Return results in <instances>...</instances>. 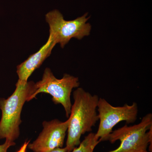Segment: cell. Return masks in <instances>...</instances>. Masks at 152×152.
Here are the masks:
<instances>
[{"mask_svg": "<svg viewBox=\"0 0 152 152\" xmlns=\"http://www.w3.org/2000/svg\"><path fill=\"white\" fill-rule=\"evenodd\" d=\"M74 103L69 117V124L66 146L71 151L80 143L81 137L91 132L99 120L97 110L99 96L83 88H78L73 94Z\"/></svg>", "mask_w": 152, "mask_h": 152, "instance_id": "obj_1", "label": "cell"}, {"mask_svg": "<svg viewBox=\"0 0 152 152\" xmlns=\"http://www.w3.org/2000/svg\"><path fill=\"white\" fill-rule=\"evenodd\" d=\"M35 83L18 80L14 93L7 99L0 98L2 116L0 120V140L15 142L20 135L21 114L26 102L36 91Z\"/></svg>", "mask_w": 152, "mask_h": 152, "instance_id": "obj_2", "label": "cell"}, {"mask_svg": "<svg viewBox=\"0 0 152 152\" xmlns=\"http://www.w3.org/2000/svg\"><path fill=\"white\" fill-rule=\"evenodd\" d=\"M152 114H147L140 122L134 126L125 125L113 131L107 141L114 143L121 141L116 149L107 152H141L147 150L149 144L152 147ZM150 145V146H151Z\"/></svg>", "mask_w": 152, "mask_h": 152, "instance_id": "obj_3", "label": "cell"}, {"mask_svg": "<svg viewBox=\"0 0 152 152\" xmlns=\"http://www.w3.org/2000/svg\"><path fill=\"white\" fill-rule=\"evenodd\" d=\"M36 91L29 99V102L36 98L40 93H46L52 96L55 104H61L64 107L66 116L69 118L70 115L72 104L71 95L73 89L80 86L79 78L65 74L61 79H58L54 75L49 68L44 71L41 80L35 83Z\"/></svg>", "mask_w": 152, "mask_h": 152, "instance_id": "obj_4", "label": "cell"}, {"mask_svg": "<svg viewBox=\"0 0 152 152\" xmlns=\"http://www.w3.org/2000/svg\"><path fill=\"white\" fill-rule=\"evenodd\" d=\"M88 15L87 13L73 20L67 21L58 10L49 12L45 15V20L50 27L49 36L63 48L72 38L81 40L89 35L91 26L87 23L90 18Z\"/></svg>", "mask_w": 152, "mask_h": 152, "instance_id": "obj_5", "label": "cell"}, {"mask_svg": "<svg viewBox=\"0 0 152 152\" xmlns=\"http://www.w3.org/2000/svg\"><path fill=\"white\" fill-rule=\"evenodd\" d=\"M97 110L99 124L95 136L101 142L107 141L113 129L118 123H134L138 114V105L135 102L131 105L126 104L122 107H114L102 98H99Z\"/></svg>", "mask_w": 152, "mask_h": 152, "instance_id": "obj_6", "label": "cell"}, {"mask_svg": "<svg viewBox=\"0 0 152 152\" xmlns=\"http://www.w3.org/2000/svg\"><path fill=\"white\" fill-rule=\"evenodd\" d=\"M69 124V119L64 122L57 119L44 121L42 132L28 148L34 152H47L63 148Z\"/></svg>", "mask_w": 152, "mask_h": 152, "instance_id": "obj_7", "label": "cell"}, {"mask_svg": "<svg viewBox=\"0 0 152 152\" xmlns=\"http://www.w3.org/2000/svg\"><path fill=\"white\" fill-rule=\"evenodd\" d=\"M56 45L52 38L49 36L47 42L38 51L30 56L27 59L17 66V73L18 80L27 82L33 73L39 68L44 61L50 56Z\"/></svg>", "mask_w": 152, "mask_h": 152, "instance_id": "obj_8", "label": "cell"}, {"mask_svg": "<svg viewBox=\"0 0 152 152\" xmlns=\"http://www.w3.org/2000/svg\"><path fill=\"white\" fill-rule=\"evenodd\" d=\"M100 142V140L96 138L95 133L90 132L78 146L71 151L67 152H94L96 147Z\"/></svg>", "mask_w": 152, "mask_h": 152, "instance_id": "obj_9", "label": "cell"}, {"mask_svg": "<svg viewBox=\"0 0 152 152\" xmlns=\"http://www.w3.org/2000/svg\"><path fill=\"white\" fill-rule=\"evenodd\" d=\"M15 142L8 140H6L4 144L0 145V152H8V150L11 147L15 145Z\"/></svg>", "mask_w": 152, "mask_h": 152, "instance_id": "obj_10", "label": "cell"}, {"mask_svg": "<svg viewBox=\"0 0 152 152\" xmlns=\"http://www.w3.org/2000/svg\"><path fill=\"white\" fill-rule=\"evenodd\" d=\"M30 142V140L26 141L20 147V149L17 152H26L27 149L28 145Z\"/></svg>", "mask_w": 152, "mask_h": 152, "instance_id": "obj_11", "label": "cell"}, {"mask_svg": "<svg viewBox=\"0 0 152 152\" xmlns=\"http://www.w3.org/2000/svg\"><path fill=\"white\" fill-rule=\"evenodd\" d=\"M67 150L66 148V147L65 148H57L53 150V151H50L47 152H67Z\"/></svg>", "mask_w": 152, "mask_h": 152, "instance_id": "obj_12", "label": "cell"}, {"mask_svg": "<svg viewBox=\"0 0 152 152\" xmlns=\"http://www.w3.org/2000/svg\"><path fill=\"white\" fill-rule=\"evenodd\" d=\"M141 152H148V151H147V150H146V151H142ZM152 152L151 151V152Z\"/></svg>", "mask_w": 152, "mask_h": 152, "instance_id": "obj_13", "label": "cell"}]
</instances>
